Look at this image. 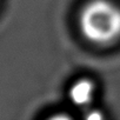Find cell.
I'll list each match as a JSON object with an SVG mask.
<instances>
[{
	"label": "cell",
	"mask_w": 120,
	"mask_h": 120,
	"mask_svg": "<svg viewBox=\"0 0 120 120\" xmlns=\"http://www.w3.org/2000/svg\"><path fill=\"white\" fill-rule=\"evenodd\" d=\"M95 91H97V85L92 79L80 78L70 86L67 93L68 100L73 106L87 109L93 102Z\"/></svg>",
	"instance_id": "cell-2"
},
{
	"label": "cell",
	"mask_w": 120,
	"mask_h": 120,
	"mask_svg": "<svg viewBox=\"0 0 120 120\" xmlns=\"http://www.w3.org/2000/svg\"><path fill=\"white\" fill-rule=\"evenodd\" d=\"M81 35L91 44L108 46L120 39V6L112 0H90L78 18Z\"/></svg>",
	"instance_id": "cell-1"
}]
</instances>
